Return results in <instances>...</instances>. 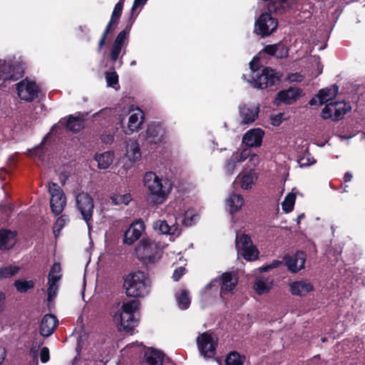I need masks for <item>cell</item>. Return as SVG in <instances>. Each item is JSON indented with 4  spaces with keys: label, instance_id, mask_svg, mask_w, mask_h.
Here are the masks:
<instances>
[{
    "label": "cell",
    "instance_id": "obj_1",
    "mask_svg": "<svg viewBox=\"0 0 365 365\" xmlns=\"http://www.w3.org/2000/svg\"><path fill=\"white\" fill-rule=\"evenodd\" d=\"M141 318V303L138 300H129L124 302L116 314L118 327L123 331L134 329Z\"/></svg>",
    "mask_w": 365,
    "mask_h": 365
},
{
    "label": "cell",
    "instance_id": "obj_2",
    "mask_svg": "<svg viewBox=\"0 0 365 365\" xmlns=\"http://www.w3.org/2000/svg\"><path fill=\"white\" fill-rule=\"evenodd\" d=\"M151 288L149 276L141 271L131 273L124 280V289L126 294L133 298L145 297L149 293Z\"/></svg>",
    "mask_w": 365,
    "mask_h": 365
},
{
    "label": "cell",
    "instance_id": "obj_3",
    "mask_svg": "<svg viewBox=\"0 0 365 365\" xmlns=\"http://www.w3.org/2000/svg\"><path fill=\"white\" fill-rule=\"evenodd\" d=\"M144 182L151 193V200L155 203H162L171 191V182L166 180H161L156 173L153 172L146 173Z\"/></svg>",
    "mask_w": 365,
    "mask_h": 365
},
{
    "label": "cell",
    "instance_id": "obj_4",
    "mask_svg": "<svg viewBox=\"0 0 365 365\" xmlns=\"http://www.w3.org/2000/svg\"><path fill=\"white\" fill-rule=\"evenodd\" d=\"M280 81V74L271 68H261L255 72L251 78V82L254 87L260 89H266L278 84Z\"/></svg>",
    "mask_w": 365,
    "mask_h": 365
},
{
    "label": "cell",
    "instance_id": "obj_5",
    "mask_svg": "<svg viewBox=\"0 0 365 365\" xmlns=\"http://www.w3.org/2000/svg\"><path fill=\"white\" fill-rule=\"evenodd\" d=\"M136 256L146 263H154L162 256V249L157 244L151 240H146L138 245L136 250Z\"/></svg>",
    "mask_w": 365,
    "mask_h": 365
},
{
    "label": "cell",
    "instance_id": "obj_6",
    "mask_svg": "<svg viewBox=\"0 0 365 365\" xmlns=\"http://www.w3.org/2000/svg\"><path fill=\"white\" fill-rule=\"evenodd\" d=\"M351 111V106L346 102L330 103L325 106L321 112L324 119H330L333 122L342 120Z\"/></svg>",
    "mask_w": 365,
    "mask_h": 365
},
{
    "label": "cell",
    "instance_id": "obj_7",
    "mask_svg": "<svg viewBox=\"0 0 365 365\" xmlns=\"http://www.w3.org/2000/svg\"><path fill=\"white\" fill-rule=\"evenodd\" d=\"M144 119L145 116L141 109L139 107H132L123 119L122 127L124 131L128 134L137 131L144 124Z\"/></svg>",
    "mask_w": 365,
    "mask_h": 365
},
{
    "label": "cell",
    "instance_id": "obj_8",
    "mask_svg": "<svg viewBox=\"0 0 365 365\" xmlns=\"http://www.w3.org/2000/svg\"><path fill=\"white\" fill-rule=\"evenodd\" d=\"M18 94L21 100L32 102L39 94V87L35 81L26 79L21 81L17 86Z\"/></svg>",
    "mask_w": 365,
    "mask_h": 365
},
{
    "label": "cell",
    "instance_id": "obj_9",
    "mask_svg": "<svg viewBox=\"0 0 365 365\" xmlns=\"http://www.w3.org/2000/svg\"><path fill=\"white\" fill-rule=\"evenodd\" d=\"M50 193L51 194L52 212L57 216L64 211L67 204V198L60 187L55 182L50 184Z\"/></svg>",
    "mask_w": 365,
    "mask_h": 365
},
{
    "label": "cell",
    "instance_id": "obj_10",
    "mask_svg": "<svg viewBox=\"0 0 365 365\" xmlns=\"http://www.w3.org/2000/svg\"><path fill=\"white\" fill-rule=\"evenodd\" d=\"M277 24L278 22L275 18L269 14H264L256 23V32L260 36H269L276 30Z\"/></svg>",
    "mask_w": 365,
    "mask_h": 365
},
{
    "label": "cell",
    "instance_id": "obj_11",
    "mask_svg": "<svg viewBox=\"0 0 365 365\" xmlns=\"http://www.w3.org/2000/svg\"><path fill=\"white\" fill-rule=\"evenodd\" d=\"M339 88L337 85L329 86L326 88L320 90L318 93L311 99L310 105L320 106L329 102V101L335 99L338 93Z\"/></svg>",
    "mask_w": 365,
    "mask_h": 365
},
{
    "label": "cell",
    "instance_id": "obj_12",
    "mask_svg": "<svg viewBox=\"0 0 365 365\" xmlns=\"http://www.w3.org/2000/svg\"><path fill=\"white\" fill-rule=\"evenodd\" d=\"M145 231V224L142 220H136L130 225L124 235V243L132 245L137 241Z\"/></svg>",
    "mask_w": 365,
    "mask_h": 365
},
{
    "label": "cell",
    "instance_id": "obj_13",
    "mask_svg": "<svg viewBox=\"0 0 365 365\" xmlns=\"http://www.w3.org/2000/svg\"><path fill=\"white\" fill-rule=\"evenodd\" d=\"M61 268L60 264H55L52 267L51 272L49 276V283H50V288L48 291L49 301H52L56 296L58 290V283L61 277Z\"/></svg>",
    "mask_w": 365,
    "mask_h": 365
},
{
    "label": "cell",
    "instance_id": "obj_14",
    "mask_svg": "<svg viewBox=\"0 0 365 365\" xmlns=\"http://www.w3.org/2000/svg\"><path fill=\"white\" fill-rule=\"evenodd\" d=\"M242 254L245 260L248 261H255L259 257V251L253 243L249 236L244 235L241 237Z\"/></svg>",
    "mask_w": 365,
    "mask_h": 365
},
{
    "label": "cell",
    "instance_id": "obj_15",
    "mask_svg": "<svg viewBox=\"0 0 365 365\" xmlns=\"http://www.w3.org/2000/svg\"><path fill=\"white\" fill-rule=\"evenodd\" d=\"M77 205L79 211L85 220H90L91 219L93 209V199L90 195L85 193H81L77 196Z\"/></svg>",
    "mask_w": 365,
    "mask_h": 365
},
{
    "label": "cell",
    "instance_id": "obj_16",
    "mask_svg": "<svg viewBox=\"0 0 365 365\" xmlns=\"http://www.w3.org/2000/svg\"><path fill=\"white\" fill-rule=\"evenodd\" d=\"M303 90L299 88L288 89V90H283L280 91L277 94V100L279 102L283 103V104H290L297 102L300 98L303 96Z\"/></svg>",
    "mask_w": 365,
    "mask_h": 365
},
{
    "label": "cell",
    "instance_id": "obj_17",
    "mask_svg": "<svg viewBox=\"0 0 365 365\" xmlns=\"http://www.w3.org/2000/svg\"><path fill=\"white\" fill-rule=\"evenodd\" d=\"M306 262V255L304 252L299 251L294 256L287 258L286 264L288 269L292 273H298L304 268Z\"/></svg>",
    "mask_w": 365,
    "mask_h": 365
},
{
    "label": "cell",
    "instance_id": "obj_18",
    "mask_svg": "<svg viewBox=\"0 0 365 365\" xmlns=\"http://www.w3.org/2000/svg\"><path fill=\"white\" fill-rule=\"evenodd\" d=\"M199 343L204 354L208 355H212L217 347V338L212 334L205 332L201 336Z\"/></svg>",
    "mask_w": 365,
    "mask_h": 365
},
{
    "label": "cell",
    "instance_id": "obj_19",
    "mask_svg": "<svg viewBox=\"0 0 365 365\" xmlns=\"http://www.w3.org/2000/svg\"><path fill=\"white\" fill-rule=\"evenodd\" d=\"M265 133L260 128L251 130L244 136L243 142L249 147H259L261 146Z\"/></svg>",
    "mask_w": 365,
    "mask_h": 365
},
{
    "label": "cell",
    "instance_id": "obj_20",
    "mask_svg": "<svg viewBox=\"0 0 365 365\" xmlns=\"http://www.w3.org/2000/svg\"><path fill=\"white\" fill-rule=\"evenodd\" d=\"M57 319L55 315L48 314L44 316L40 325V333L44 337H49L55 332L57 327Z\"/></svg>",
    "mask_w": 365,
    "mask_h": 365
},
{
    "label": "cell",
    "instance_id": "obj_21",
    "mask_svg": "<svg viewBox=\"0 0 365 365\" xmlns=\"http://www.w3.org/2000/svg\"><path fill=\"white\" fill-rule=\"evenodd\" d=\"M259 108L255 104H243L240 109V116L245 124L254 122L258 116Z\"/></svg>",
    "mask_w": 365,
    "mask_h": 365
},
{
    "label": "cell",
    "instance_id": "obj_22",
    "mask_svg": "<svg viewBox=\"0 0 365 365\" xmlns=\"http://www.w3.org/2000/svg\"><path fill=\"white\" fill-rule=\"evenodd\" d=\"M165 134V129L160 123L153 122L148 125L146 137L151 142H160Z\"/></svg>",
    "mask_w": 365,
    "mask_h": 365
},
{
    "label": "cell",
    "instance_id": "obj_23",
    "mask_svg": "<svg viewBox=\"0 0 365 365\" xmlns=\"http://www.w3.org/2000/svg\"><path fill=\"white\" fill-rule=\"evenodd\" d=\"M17 241V233L8 230H1L0 234V244L1 250H10L13 248Z\"/></svg>",
    "mask_w": 365,
    "mask_h": 365
},
{
    "label": "cell",
    "instance_id": "obj_24",
    "mask_svg": "<svg viewBox=\"0 0 365 365\" xmlns=\"http://www.w3.org/2000/svg\"><path fill=\"white\" fill-rule=\"evenodd\" d=\"M291 292L294 295L303 296L313 291V286L308 281L294 282L290 285Z\"/></svg>",
    "mask_w": 365,
    "mask_h": 365
},
{
    "label": "cell",
    "instance_id": "obj_25",
    "mask_svg": "<svg viewBox=\"0 0 365 365\" xmlns=\"http://www.w3.org/2000/svg\"><path fill=\"white\" fill-rule=\"evenodd\" d=\"M144 360L146 365H163L164 356L160 351L151 348L146 352Z\"/></svg>",
    "mask_w": 365,
    "mask_h": 365
},
{
    "label": "cell",
    "instance_id": "obj_26",
    "mask_svg": "<svg viewBox=\"0 0 365 365\" xmlns=\"http://www.w3.org/2000/svg\"><path fill=\"white\" fill-rule=\"evenodd\" d=\"M114 159V153L113 151H107L97 154L95 156V160L97 162L98 167L100 169H107L113 163Z\"/></svg>",
    "mask_w": 365,
    "mask_h": 365
},
{
    "label": "cell",
    "instance_id": "obj_27",
    "mask_svg": "<svg viewBox=\"0 0 365 365\" xmlns=\"http://www.w3.org/2000/svg\"><path fill=\"white\" fill-rule=\"evenodd\" d=\"M127 156L132 162H137L142 159V152L139 143L136 140H132L128 143L127 146Z\"/></svg>",
    "mask_w": 365,
    "mask_h": 365
},
{
    "label": "cell",
    "instance_id": "obj_28",
    "mask_svg": "<svg viewBox=\"0 0 365 365\" xmlns=\"http://www.w3.org/2000/svg\"><path fill=\"white\" fill-rule=\"evenodd\" d=\"M126 38V32L125 31H122L119 35H118L116 37V40H115L114 44H113V48H112L111 56L112 60H116L119 57V54L122 51L123 45H124V41H125Z\"/></svg>",
    "mask_w": 365,
    "mask_h": 365
},
{
    "label": "cell",
    "instance_id": "obj_29",
    "mask_svg": "<svg viewBox=\"0 0 365 365\" xmlns=\"http://www.w3.org/2000/svg\"><path fill=\"white\" fill-rule=\"evenodd\" d=\"M222 281H223L224 288L226 291H231L236 288L237 284V277L234 273H226L223 274Z\"/></svg>",
    "mask_w": 365,
    "mask_h": 365
},
{
    "label": "cell",
    "instance_id": "obj_30",
    "mask_svg": "<svg viewBox=\"0 0 365 365\" xmlns=\"http://www.w3.org/2000/svg\"><path fill=\"white\" fill-rule=\"evenodd\" d=\"M67 127L70 131L78 133L84 128V121L78 116H71L67 122Z\"/></svg>",
    "mask_w": 365,
    "mask_h": 365
},
{
    "label": "cell",
    "instance_id": "obj_31",
    "mask_svg": "<svg viewBox=\"0 0 365 365\" xmlns=\"http://www.w3.org/2000/svg\"><path fill=\"white\" fill-rule=\"evenodd\" d=\"M243 198L240 195H232L228 201V208L231 213H235L243 207Z\"/></svg>",
    "mask_w": 365,
    "mask_h": 365
},
{
    "label": "cell",
    "instance_id": "obj_32",
    "mask_svg": "<svg viewBox=\"0 0 365 365\" xmlns=\"http://www.w3.org/2000/svg\"><path fill=\"white\" fill-rule=\"evenodd\" d=\"M267 53L277 58H284L288 56V49L283 45H274L267 47Z\"/></svg>",
    "mask_w": 365,
    "mask_h": 365
},
{
    "label": "cell",
    "instance_id": "obj_33",
    "mask_svg": "<svg viewBox=\"0 0 365 365\" xmlns=\"http://www.w3.org/2000/svg\"><path fill=\"white\" fill-rule=\"evenodd\" d=\"M245 357L237 352H232L227 356L226 365H243Z\"/></svg>",
    "mask_w": 365,
    "mask_h": 365
},
{
    "label": "cell",
    "instance_id": "obj_34",
    "mask_svg": "<svg viewBox=\"0 0 365 365\" xmlns=\"http://www.w3.org/2000/svg\"><path fill=\"white\" fill-rule=\"evenodd\" d=\"M177 300L181 308L186 309L191 304V297L189 292L185 290H182L177 295Z\"/></svg>",
    "mask_w": 365,
    "mask_h": 365
},
{
    "label": "cell",
    "instance_id": "obj_35",
    "mask_svg": "<svg viewBox=\"0 0 365 365\" xmlns=\"http://www.w3.org/2000/svg\"><path fill=\"white\" fill-rule=\"evenodd\" d=\"M200 216L194 210L191 209L187 211L184 218V224L187 226H191L199 222Z\"/></svg>",
    "mask_w": 365,
    "mask_h": 365
},
{
    "label": "cell",
    "instance_id": "obj_36",
    "mask_svg": "<svg viewBox=\"0 0 365 365\" xmlns=\"http://www.w3.org/2000/svg\"><path fill=\"white\" fill-rule=\"evenodd\" d=\"M296 196L293 193H290L283 203V209L285 212L291 213L293 211L295 204Z\"/></svg>",
    "mask_w": 365,
    "mask_h": 365
},
{
    "label": "cell",
    "instance_id": "obj_37",
    "mask_svg": "<svg viewBox=\"0 0 365 365\" xmlns=\"http://www.w3.org/2000/svg\"><path fill=\"white\" fill-rule=\"evenodd\" d=\"M256 175L254 173H249L245 175L242 179L241 186L244 190H249L254 186L255 182H256Z\"/></svg>",
    "mask_w": 365,
    "mask_h": 365
},
{
    "label": "cell",
    "instance_id": "obj_38",
    "mask_svg": "<svg viewBox=\"0 0 365 365\" xmlns=\"http://www.w3.org/2000/svg\"><path fill=\"white\" fill-rule=\"evenodd\" d=\"M15 287L20 292H26L34 287V282L31 280H20L16 281Z\"/></svg>",
    "mask_w": 365,
    "mask_h": 365
},
{
    "label": "cell",
    "instance_id": "obj_39",
    "mask_svg": "<svg viewBox=\"0 0 365 365\" xmlns=\"http://www.w3.org/2000/svg\"><path fill=\"white\" fill-rule=\"evenodd\" d=\"M67 221H68V218H67V216H62V217L60 218V219L56 221V223H55V226H54V233H55V236H59L61 230H62V228L65 226Z\"/></svg>",
    "mask_w": 365,
    "mask_h": 365
},
{
    "label": "cell",
    "instance_id": "obj_40",
    "mask_svg": "<svg viewBox=\"0 0 365 365\" xmlns=\"http://www.w3.org/2000/svg\"><path fill=\"white\" fill-rule=\"evenodd\" d=\"M254 289L257 294H262L268 292L270 290V287L265 281L258 280L255 283Z\"/></svg>",
    "mask_w": 365,
    "mask_h": 365
},
{
    "label": "cell",
    "instance_id": "obj_41",
    "mask_svg": "<svg viewBox=\"0 0 365 365\" xmlns=\"http://www.w3.org/2000/svg\"><path fill=\"white\" fill-rule=\"evenodd\" d=\"M18 271H19V268L15 266H10L2 268L1 271V277L4 278V277H12V276L15 275L17 273H18Z\"/></svg>",
    "mask_w": 365,
    "mask_h": 365
},
{
    "label": "cell",
    "instance_id": "obj_42",
    "mask_svg": "<svg viewBox=\"0 0 365 365\" xmlns=\"http://www.w3.org/2000/svg\"><path fill=\"white\" fill-rule=\"evenodd\" d=\"M106 79L110 87H115L119 84V77L116 72H110L106 74Z\"/></svg>",
    "mask_w": 365,
    "mask_h": 365
},
{
    "label": "cell",
    "instance_id": "obj_43",
    "mask_svg": "<svg viewBox=\"0 0 365 365\" xmlns=\"http://www.w3.org/2000/svg\"><path fill=\"white\" fill-rule=\"evenodd\" d=\"M50 360V352L48 348L44 347L41 350L40 360L42 363H47Z\"/></svg>",
    "mask_w": 365,
    "mask_h": 365
},
{
    "label": "cell",
    "instance_id": "obj_44",
    "mask_svg": "<svg viewBox=\"0 0 365 365\" xmlns=\"http://www.w3.org/2000/svg\"><path fill=\"white\" fill-rule=\"evenodd\" d=\"M158 230L163 234H167L169 232L170 228L166 222L161 221L158 223Z\"/></svg>",
    "mask_w": 365,
    "mask_h": 365
},
{
    "label": "cell",
    "instance_id": "obj_45",
    "mask_svg": "<svg viewBox=\"0 0 365 365\" xmlns=\"http://www.w3.org/2000/svg\"><path fill=\"white\" fill-rule=\"evenodd\" d=\"M289 81H300L303 80V76L302 75L299 74V73H294V74H291L288 78Z\"/></svg>",
    "mask_w": 365,
    "mask_h": 365
},
{
    "label": "cell",
    "instance_id": "obj_46",
    "mask_svg": "<svg viewBox=\"0 0 365 365\" xmlns=\"http://www.w3.org/2000/svg\"><path fill=\"white\" fill-rule=\"evenodd\" d=\"M283 121V115H277L272 118V123L274 125H279Z\"/></svg>",
    "mask_w": 365,
    "mask_h": 365
}]
</instances>
